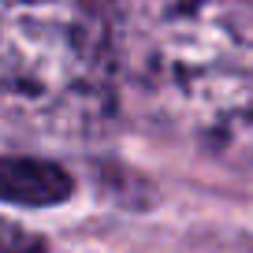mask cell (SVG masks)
I'll list each match as a JSON object with an SVG mask.
<instances>
[{
    "label": "cell",
    "mask_w": 253,
    "mask_h": 253,
    "mask_svg": "<svg viewBox=\"0 0 253 253\" xmlns=\"http://www.w3.org/2000/svg\"><path fill=\"white\" fill-rule=\"evenodd\" d=\"M116 63L153 123L253 171V0H116Z\"/></svg>",
    "instance_id": "cell-1"
},
{
    "label": "cell",
    "mask_w": 253,
    "mask_h": 253,
    "mask_svg": "<svg viewBox=\"0 0 253 253\" xmlns=\"http://www.w3.org/2000/svg\"><path fill=\"white\" fill-rule=\"evenodd\" d=\"M116 0H0V116L48 138H97L119 108Z\"/></svg>",
    "instance_id": "cell-2"
},
{
    "label": "cell",
    "mask_w": 253,
    "mask_h": 253,
    "mask_svg": "<svg viewBox=\"0 0 253 253\" xmlns=\"http://www.w3.org/2000/svg\"><path fill=\"white\" fill-rule=\"evenodd\" d=\"M71 175L41 157H0V201L48 209L71 198Z\"/></svg>",
    "instance_id": "cell-3"
},
{
    "label": "cell",
    "mask_w": 253,
    "mask_h": 253,
    "mask_svg": "<svg viewBox=\"0 0 253 253\" xmlns=\"http://www.w3.org/2000/svg\"><path fill=\"white\" fill-rule=\"evenodd\" d=\"M0 253H48L45 238L19 227L11 220H0Z\"/></svg>",
    "instance_id": "cell-4"
}]
</instances>
